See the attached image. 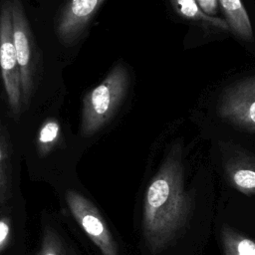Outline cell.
<instances>
[{
  "label": "cell",
  "instance_id": "7a4b0ae2",
  "mask_svg": "<svg viewBox=\"0 0 255 255\" xmlns=\"http://www.w3.org/2000/svg\"><path fill=\"white\" fill-rule=\"evenodd\" d=\"M128 87V74L124 65L115 66L106 78L83 98L80 131L91 136L114 117Z\"/></svg>",
  "mask_w": 255,
  "mask_h": 255
},
{
  "label": "cell",
  "instance_id": "4fadbf2b",
  "mask_svg": "<svg viewBox=\"0 0 255 255\" xmlns=\"http://www.w3.org/2000/svg\"><path fill=\"white\" fill-rule=\"evenodd\" d=\"M60 125L55 119H48L40 128L37 137V148L40 155L48 154L57 144L60 137Z\"/></svg>",
  "mask_w": 255,
  "mask_h": 255
},
{
  "label": "cell",
  "instance_id": "3957f363",
  "mask_svg": "<svg viewBox=\"0 0 255 255\" xmlns=\"http://www.w3.org/2000/svg\"><path fill=\"white\" fill-rule=\"evenodd\" d=\"M13 43L20 70L21 90L24 108L33 97L38 72V59L34 36L31 31L21 0H11Z\"/></svg>",
  "mask_w": 255,
  "mask_h": 255
},
{
  "label": "cell",
  "instance_id": "5bb4252c",
  "mask_svg": "<svg viewBox=\"0 0 255 255\" xmlns=\"http://www.w3.org/2000/svg\"><path fill=\"white\" fill-rule=\"evenodd\" d=\"M37 255H68L61 237L50 226L44 231Z\"/></svg>",
  "mask_w": 255,
  "mask_h": 255
},
{
  "label": "cell",
  "instance_id": "30bf717a",
  "mask_svg": "<svg viewBox=\"0 0 255 255\" xmlns=\"http://www.w3.org/2000/svg\"><path fill=\"white\" fill-rule=\"evenodd\" d=\"M11 190L10 145L7 132L0 120V202L6 201Z\"/></svg>",
  "mask_w": 255,
  "mask_h": 255
},
{
  "label": "cell",
  "instance_id": "5b68a950",
  "mask_svg": "<svg viewBox=\"0 0 255 255\" xmlns=\"http://www.w3.org/2000/svg\"><path fill=\"white\" fill-rule=\"evenodd\" d=\"M66 201L78 224L101 253L103 255H119L117 242L98 208L87 197L75 190L67 191Z\"/></svg>",
  "mask_w": 255,
  "mask_h": 255
},
{
  "label": "cell",
  "instance_id": "6da1fadb",
  "mask_svg": "<svg viewBox=\"0 0 255 255\" xmlns=\"http://www.w3.org/2000/svg\"><path fill=\"white\" fill-rule=\"evenodd\" d=\"M188 211L181 149L177 145L161 163L144 195L142 234L151 253H159L170 244L185 224Z\"/></svg>",
  "mask_w": 255,
  "mask_h": 255
},
{
  "label": "cell",
  "instance_id": "8fae6325",
  "mask_svg": "<svg viewBox=\"0 0 255 255\" xmlns=\"http://www.w3.org/2000/svg\"><path fill=\"white\" fill-rule=\"evenodd\" d=\"M221 241L224 255H255V241L230 227L222 228Z\"/></svg>",
  "mask_w": 255,
  "mask_h": 255
},
{
  "label": "cell",
  "instance_id": "7c38bea8",
  "mask_svg": "<svg viewBox=\"0 0 255 255\" xmlns=\"http://www.w3.org/2000/svg\"><path fill=\"white\" fill-rule=\"evenodd\" d=\"M228 175L233 186L240 192L255 194V168L248 163H235L228 169Z\"/></svg>",
  "mask_w": 255,
  "mask_h": 255
},
{
  "label": "cell",
  "instance_id": "2e32d148",
  "mask_svg": "<svg viewBox=\"0 0 255 255\" xmlns=\"http://www.w3.org/2000/svg\"><path fill=\"white\" fill-rule=\"evenodd\" d=\"M200 9L207 15L213 16L217 11L218 0H196Z\"/></svg>",
  "mask_w": 255,
  "mask_h": 255
},
{
  "label": "cell",
  "instance_id": "9a60e30c",
  "mask_svg": "<svg viewBox=\"0 0 255 255\" xmlns=\"http://www.w3.org/2000/svg\"><path fill=\"white\" fill-rule=\"evenodd\" d=\"M10 222L6 217H0V251L3 250L10 239Z\"/></svg>",
  "mask_w": 255,
  "mask_h": 255
},
{
  "label": "cell",
  "instance_id": "52a82bcc",
  "mask_svg": "<svg viewBox=\"0 0 255 255\" xmlns=\"http://www.w3.org/2000/svg\"><path fill=\"white\" fill-rule=\"evenodd\" d=\"M105 0H68L58 17L55 31L63 45H74L87 29Z\"/></svg>",
  "mask_w": 255,
  "mask_h": 255
},
{
  "label": "cell",
  "instance_id": "9c48e42d",
  "mask_svg": "<svg viewBox=\"0 0 255 255\" xmlns=\"http://www.w3.org/2000/svg\"><path fill=\"white\" fill-rule=\"evenodd\" d=\"M170 2L174 10L185 19L216 30H230L226 20L205 14L198 6L196 0H170Z\"/></svg>",
  "mask_w": 255,
  "mask_h": 255
},
{
  "label": "cell",
  "instance_id": "8992f818",
  "mask_svg": "<svg viewBox=\"0 0 255 255\" xmlns=\"http://www.w3.org/2000/svg\"><path fill=\"white\" fill-rule=\"evenodd\" d=\"M218 115L239 128L255 131V77L227 90L218 106Z\"/></svg>",
  "mask_w": 255,
  "mask_h": 255
},
{
  "label": "cell",
  "instance_id": "ba28073f",
  "mask_svg": "<svg viewBox=\"0 0 255 255\" xmlns=\"http://www.w3.org/2000/svg\"><path fill=\"white\" fill-rule=\"evenodd\" d=\"M226 17L229 29L240 39L250 41L253 38V28L241 0H218Z\"/></svg>",
  "mask_w": 255,
  "mask_h": 255
},
{
  "label": "cell",
  "instance_id": "277c9868",
  "mask_svg": "<svg viewBox=\"0 0 255 255\" xmlns=\"http://www.w3.org/2000/svg\"><path fill=\"white\" fill-rule=\"evenodd\" d=\"M0 70L10 113L18 118L24 106L20 70L13 43L11 0H2L0 8Z\"/></svg>",
  "mask_w": 255,
  "mask_h": 255
}]
</instances>
